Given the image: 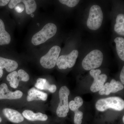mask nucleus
I'll use <instances>...</instances> for the list:
<instances>
[{
    "mask_svg": "<svg viewBox=\"0 0 124 124\" xmlns=\"http://www.w3.org/2000/svg\"><path fill=\"white\" fill-rule=\"evenodd\" d=\"M95 108L98 111L101 112L110 108L121 111L124 109V101L121 98L117 97L101 99L96 102Z\"/></svg>",
    "mask_w": 124,
    "mask_h": 124,
    "instance_id": "f257e3e1",
    "label": "nucleus"
},
{
    "mask_svg": "<svg viewBox=\"0 0 124 124\" xmlns=\"http://www.w3.org/2000/svg\"><path fill=\"white\" fill-rule=\"evenodd\" d=\"M57 31V27L55 24L52 23H47L41 30L33 35L32 43L35 46L43 44L55 35Z\"/></svg>",
    "mask_w": 124,
    "mask_h": 124,
    "instance_id": "f03ea898",
    "label": "nucleus"
},
{
    "mask_svg": "<svg viewBox=\"0 0 124 124\" xmlns=\"http://www.w3.org/2000/svg\"><path fill=\"white\" fill-rule=\"evenodd\" d=\"M103 58L101 51L99 50H94L85 57L82 62V66L86 70L94 69L101 66Z\"/></svg>",
    "mask_w": 124,
    "mask_h": 124,
    "instance_id": "7ed1b4c3",
    "label": "nucleus"
},
{
    "mask_svg": "<svg viewBox=\"0 0 124 124\" xmlns=\"http://www.w3.org/2000/svg\"><path fill=\"white\" fill-rule=\"evenodd\" d=\"M103 20V14L101 7L98 5H94L90 9L87 19V27L93 31L97 30L101 26Z\"/></svg>",
    "mask_w": 124,
    "mask_h": 124,
    "instance_id": "20e7f679",
    "label": "nucleus"
},
{
    "mask_svg": "<svg viewBox=\"0 0 124 124\" xmlns=\"http://www.w3.org/2000/svg\"><path fill=\"white\" fill-rule=\"evenodd\" d=\"M70 93V90L66 86H62L60 88L59 93L60 102L56 110L58 117H65L67 115L69 111L68 96Z\"/></svg>",
    "mask_w": 124,
    "mask_h": 124,
    "instance_id": "39448f33",
    "label": "nucleus"
},
{
    "mask_svg": "<svg viewBox=\"0 0 124 124\" xmlns=\"http://www.w3.org/2000/svg\"><path fill=\"white\" fill-rule=\"evenodd\" d=\"M61 48L58 46H54L51 48L47 53L41 58L40 60L41 65L46 69H50L55 66Z\"/></svg>",
    "mask_w": 124,
    "mask_h": 124,
    "instance_id": "423d86ee",
    "label": "nucleus"
},
{
    "mask_svg": "<svg viewBox=\"0 0 124 124\" xmlns=\"http://www.w3.org/2000/svg\"><path fill=\"white\" fill-rule=\"evenodd\" d=\"M78 51L75 50L66 55H62L59 57L56 64L59 69H66L71 68L75 65L78 56Z\"/></svg>",
    "mask_w": 124,
    "mask_h": 124,
    "instance_id": "0eeeda50",
    "label": "nucleus"
},
{
    "mask_svg": "<svg viewBox=\"0 0 124 124\" xmlns=\"http://www.w3.org/2000/svg\"><path fill=\"white\" fill-rule=\"evenodd\" d=\"M101 73L100 69H93L90 71L91 76L93 78L94 81L90 87V90L93 93H96L100 91L104 86V83L106 81L107 76L106 74Z\"/></svg>",
    "mask_w": 124,
    "mask_h": 124,
    "instance_id": "6e6552de",
    "label": "nucleus"
},
{
    "mask_svg": "<svg viewBox=\"0 0 124 124\" xmlns=\"http://www.w3.org/2000/svg\"><path fill=\"white\" fill-rule=\"evenodd\" d=\"M7 80L9 82L10 86L14 88H17L20 81L27 82L29 79L28 74L23 69H20L17 72L14 71L7 76Z\"/></svg>",
    "mask_w": 124,
    "mask_h": 124,
    "instance_id": "1a4fd4ad",
    "label": "nucleus"
},
{
    "mask_svg": "<svg viewBox=\"0 0 124 124\" xmlns=\"http://www.w3.org/2000/svg\"><path fill=\"white\" fill-rule=\"evenodd\" d=\"M124 85L119 81H116L113 79L110 83L107 82L102 89L99 91V93L100 95H108L111 93H115L121 91L124 89Z\"/></svg>",
    "mask_w": 124,
    "mask_h": 124,
    "instance_id": "9d476101",
    "label": "nucleus"
},
{
    "mask_svg": "<svg viewBox=\"0 0 124 124\" xmlns=\"http://www.w3.org/2000/svg\"><path fill=\"white\" fill-rule=\"evenodd\" d=\"M23 95V93L20 90H16L14 92L10 91L7 84L5 83L0 85V100L19 99L22 97Z\"/></svg>",
    "mask_w": 124,
    "mask_h": 124,
    "instance_id": "9b49d317",
    "label": "nucleus"
},
{
    "mask_svg": "<svg viewBox=\"0 0 124 124\" xmlns=\"http://www.w3.org/2000/svg\"><path fill=\"white\" fill-rule=\"evenodd\" d=\"M2 112L6 117L9 121L15 124L22 123L24 121V117L18 111L6 108L2 110Z\"/></svg>",
    "mask_w": 124,
    "mask_h": 124,
    "instance_id": "f8f14e48",
    "label": "nucleus"
},
{
    "mask_svg": "<svg viewBox=\"0 0 124 124\" xmlns=\"http://www.w3.org/2000/svg\"><path fill=\"white\" fill-rule=\"evenodd\" d=\"M23 117L31 122H45L48 119V117L45 114L38 112L35 113L30 110H25L23 112Z\"/></svg>",
    "mask_w": 124,
    "mask_h": 124,
    "instance_id": "ddd939ff",
    "label": "nucleus"
},
{
    "mask_svg": "<svg viewBox=\"0 0 124 124\" xmlns=\"http://www.w3.org/2000/svg\"><path fill=\"white\" fill-rule=\"evenodd\" d=\"M27 100L28 101L33 100H42L45 101L47 99L48 94L46 93L40 91L33 87L30 89L28 92Z\"/></svg>",
    "mask_w": 124,
    "mask_h": 124,
    "instance_id": "4468645a",
    "label": "nucleus"
},
{
    "mask_svg": "<svg viewBox=\"0 0 124 124\" xmlns=\"http://www.w3.org/2000/svg\"><path fill=\"white\" fill-rule=\"evenodd\" d=\"M35 86L38 89L48 90L52 93H54L57 90V86L55 85L50 84L47 80L44 78H38Z\"/></svg>",
    "mask_w": 124,
    "mask_h": 124,
    "instance_id": "2eb2a0df",
    "label": "nucleus"
},
{
    "mask_svg": "<svg viewBox=\"0 0 124 124\" xmlns=\"http://www.w3.org/2000/svg\"><path fill=\"white\" fill-rule=\"evenodd\" d=\"M17 62L15 60L0 57V68H5L7 71L12 72L17 68Z\"/></svg>",
    "mask_w": 124,
    "mask_h": 124,
    "instance_id": "dca6fc26",
    "label": "nucleus"
},
{
    "mask_svg": "<svg viewBox=\"0 0 124 124\" xmlns=\"http://www.w3.org/2000/svg\"><path fill=\"white\" fill-rule=\"evenodd\" d=\"M10 41V35L6 31L4 23L0 19V45L9 44Z\"/></svg>",
    "mask_w": 124,
    "mask_h": 124,
    "instance_id": "f3484780",
    "label": "nucleus"
},
{
    "mask_svg": "<svg viewBox=\"0 0 124 124\" xmlns=\"http://www.w3.org/2000/svg\"><path fill=\"white\" fill-rule=\"evenodd\" d=\"M114 29L116 33L120 35L124 36V15L119 14L117 15Z\"/></svg>",
    "mask_w": 124,
    "mask_h": 124,
    "instance_id": "a211bd4d",
    "label": "nucleus"
},
{
    "mask_svg": "<svg viewBox=\"0 0 124 124\" xmlns=\"http://www.w3.org/2000/svg\"><path fill=\"white\" fill-rule=\"evenodd\" d=\"M17 4L22 2L26 7V11L28 15H31L36 11L37 9V4L33 0H16Z\"/></svg>",
    "mask_w": 124,
    "mask_h": 124,
    "instance_id": "6ab92c4d",
    "label": "nucleus"
},
{
    "mask_svg": "<svg viewBox=\"0 0 124 124\" xmlns=\"http://www.w3.org/2000/svg\"><path fill=\"white\" fill-rule=\"evenodd\" d=\"M116 44L117 54L120 58L124 61V39L121 37H117L114 40Z\"/></svg>",
    "mask_w": 124,
    "mask_h": 124,
    "instance_id": "aec40b11",
    "label": "nucleus"
},
{
    "mask_svg": "<svg viewBox=\"0 0 124 124\" xmlns=\"http://www.w3.org/2000/svg\"><path fill=\"white\" fill-rule=\"evenodd\" d=\"M84 101L82 98L79 96H77L75 98L74 101L72 100L69 102V109L72 111H75L81 107Z\"/></svg>",
    "mask_w": 124,
    "mask_h": 124,
    "instance_id": "412c9836",
    "label": "nucleus"
},
{
    "mask_svg": "<svg viewBox=\"0 0 124 124\" xmlns=\"http://www.w3.org/2000/svg\"><path fill=\"white\" fill-rule=\"evenodd\" d=\"M75 116L74 117V122L75 124H81L82 119L83 117V113L79 110L74 111Z\"/></svg>",
    "mask_w": 124,
    "mask_h": 124,
    "instance_id": "4be33fe9",
    "label": "nucleus"
},
{
    "mask_svg": "<svg viewBox=\"0 0 124 124\" xmlns=\"http://www.w3.org/2000/svg\"><path fill=\"white\" fill-rule=\"evenodd\" d=\"M59 2L63 4L66 5L70 7H73L77 5L79 2L78 0H60Z\"/></svg>",
    "mask_w": 124,
    "mask_h": 124,
    "instance_id": "5701e85b",
    "label": "nucleus"
},
{
    "mask_svg": "<svg viewBox=\"0 0 124 124\" xmlns=\"http://www.w3.org/2000/svg\"><path fill=\"white\" fill-rule=\"evenodd\" d=\"M15 9L16 11L18 13H21L24 10V6L22 4H19L16 5L15 7Z\"/></svg>",
    "mask_w": 124,
    "mask_h": 124,
    "instance_id": "b1692460",
    "label": "nucleus"
},
{
    "mask_svg": "<svg viewBox=\"0 0 124 124\" xmlns=\"http://www.w3.org/2000/svg\"><path fill=\"white\" fill-rule=\"evenodd\" d=\"M120 79L122 84H124V67H123L122 68L121 72L120 75Z\"/></svg>",
    "mask_w": 124,
    "mask_h": 124,
    "instance_id": "393cba45",
    "label": "nucleus"
},
{
    "mask_svg": "<svg viewBox=\"0 0 124 124\" xmlns=\"http://www.w3.org/2000/svg\"><path fill=\"white\" fill-rule=\"evenodd\" d=\"M9 0H0V6H4L8 4Z\"/></svg>",
    "mask_w": 124,
    "mask_h": 124,
    "instance_id": "a878e982",
    "label": "nucleus"
},
{
    "mask_svg": "<svg viewBox=\"0 0 124 124\" xmlns=\"http://www.w3.org/2000/svg\"><path fill=\"white\" fill-rule=\"evenodd\" d=\"M3 74V71L2 69L0 68V78L2 77Z\"/></svg>",
    "mask_w": 124,
    "mask_h": 124,
    "instance_id": "bb28decb",
    "label": "nucleus"
},
{
    "mask_svg": "<svg viewBox=\"0 0 124 124\" xmlns=\"http://www.w3.org/2000/svg\"><path fill=\"white\" fill-rule=\"evenodd\" d=\"M2 118H1V117H0V123H2Z\"/></svg>",
    "mask_w": 124,
    "mask_h": 124,
    "instance_id": "cd10ccee",
    "label": "nucleus"
},
{
    "mask_svg": "<svg viewBox=\"0 0 124 124\" xmlns=\"http://www.w3.org/2000/svg\"><path fill=\"white\" fill-rule=\"evenodd\" d=\"M31 17H34V15H33V14H31Z\"/></svg>",
    "mask_w": 124,
    "mask_h": 124,
    "instance_id": "c85d7f7f",
    "label": "nucleus"
},
{
    "mask_svg": "<svg viewBox=\"0 0 124 124\" xmlns=\"http://www.w3.org/2000/svg\"><path fill=\"white\" fill-rule=\"evenodd\" d=\"M122 120H123V122L124 123V116H123V117H122Z\"/></svg>",
    "mask_w": 124,
    "mask_h": 124,
    "instance_id": "c756f323",
    "label": "nucleus"
}]
</instances>
